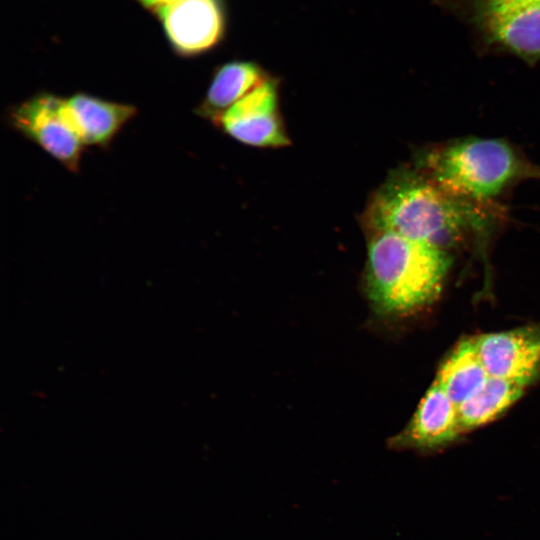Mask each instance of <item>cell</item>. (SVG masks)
I'll list each match as a JSON object with an SVG mask.
<instances>
[{
    "instance_id": "cell-1",
    "label": "cell",
    "mask_w": 540,
    "mask_h": 540,
    "mask_svg": "<svg viewBox=\"0 0 540 540\" xmlns=\"http://www.w3.org/2000/svg\"><path fill=\"white\" fill-rule=\"evenodd\" d=\"M488 204L458 197L420 170L401 171L376 190L364 220L370 232H392L447 250L493 226L497 211Z\"/></svg>"
},
{
    "instance_id": "cell-2",
    "label": "cell",
    "mask_w": 540,
    "mask_h": 540,
    "mask_svg": "<svg viewBox=\"0 0 540 540\" xmlns=\"http://www.w3.org/2000/svg\"><path fill=\"white\" fill-rule=\"evenodd\" d=\"M452 257L446 249L387 231H372L367 251V292L376 310L406 315L439 296Z\"/></svg>"
},
{
    "instance_id": "cell-3",
    "label": "cell",
    "mask_w": 540,
    "mask_h": 540,
    "mask_svg": "<svg viewBox=\"0 0 540 540\" xmlns=\"http://www.w3.org/2000/svg\"><path fill=\"white\" fill-rule=\"evenodd\" d=\"M420 171L448 192L489 203L519 180L540 179V167L529 162L506 141L464 138L426 152Z\"/></svg>"
},
{
    "instance_id": "cell-4",
    "label": "cell",
    "mask_w": 540,
    "mask_h": 540,
    "mask_svg": "<svg viewBox=\"0 0 540 540\" xmlns=\"http://www.w3.org/2000/svg\"><path fill=\"white\" fill-rule=\"evenodd\" d=\"M479 42L526 63L540 60V0H441Z\"/></svg>"
},
{
    "instance_id": "cell-5",
    "label": "cell",
    "mask_w": 540,
    "mask_h": 540,
    "mask_svg": "<svg viewBox=\"0 0 540 540\" xmlns=\"http://www.w3.org/2000/svg\"><path fill=\"white\" fill-rule=\"evenodd\" d=\"M8 125L68 171L80 169L85 144L66 98L40 91L10 106Z\"/></svg>"
},
{
    "instance_id": "cell-6",
    "label": "cell",
    "mask_w": 540,
    "mask_h": 540,
    "mask_svg": "<svg viewBox=\"0 0 540 540\" xmlns=\"http://www.w3.org/2000/svg\"><path fill=\"white\" fill-rule=\"evenodd\" d=\"M214 124L234 140L252 147L280 148L290 143L280 114L278 87L269 78Z\"/></svg>"
},
{
    "instance_id": "cell-7",
    "label": "cell",
    "mask_w": 540,
    "mask_h": 540,
    "mask_svg": "<svg viewBox=\"0 0 540 540\" xmlns=\"http://www.w3.org/2000/svg\"><path fill=\"white\" fill-rule=\"evenodd\" d=\"M481 364L490 377L529 386L540 376V324L472 338Z\"/></svg>"
},
{
    "instance_id": "cell-8",
    "label": "cell",
    "mask_w": 540,
    "mask_h": 540,
    "mask_svg": "<svg viewBox=\"0 0 540 540\" xmlns=\"http://www.w3.org/2000/svg\"><path fill=\"white\" fill-rule=\"evenodd\" d=\"M462 435L458 406L434 381L408 424L389 439L388 445L393 450H412L426 455L449 447Z\"/></svg>"
},
{
    "instance_id": "cell-9",
    "label": "cell",
    "mask_w": 540,
    "mask_h": 540,
    "mask_svg": "<svg viewBox=\"0 0 540 540\" xmlns=\"http://www.w3.org/2000/svg\"><path fill=\"white\" fill-rule=\"evenodd\" d=\"M167 39L181 56H194L212 48L223 31L218 0H177L158 9Z\"/></svg>"
},
{
    "instance_id": "cell-10",
    "label": "cell",
    "mask_w": 540,
    "mask_h": 540,
    "mask_svg": "<svg viewBox=\"0 0 540 540\" xmlns=\"http://www.w3.org/2000/svg\"><path fill=\"white\" fill-rule=\"evenodd\" d=\"M66 102L85 146L99 149L109 148L138 113L135 105L83 91L71 94Z\"/></svg>"
},
{
    "instance_id": "cell-11",
    "label": "cell",
    "mask_w": 540,
    "mask_h": 540,
    "mask_svg": "<svg viewBox=\"0 0 540 540\" xmlns=\"http://www.w3.org/2000/svg\"><path fill=\"white\" fill-rule=\"evenodd\" d=\"M268 78L256 64L233 61L219 67L194 112L213 124L231 106L243 99Z\"/></svg>"
},
{
    "instance_id": "cell-12",
    "label": "cell",
    "mask_w": 540,
    "mask_h": 540,
    "mask_svg": "<svg viewBox=\"0 0 540 540\" xmlns=\"http://www.w3.org/2000/svg\"><path fill=\"white\" fill-rule=\"evenodd\" d=\"M489 375L481 364L472 338L461 340L441 363L435 381L459 406L477 393Z\"/></svg>"
},
{
    "instance_id": "cell-13",
    "label": "cell",
    "mask_w": 540,
    "mask_h": 540,
    "mask_svg": "<svg viewBox=\"0 0 540 540\" xmlns=\"http://www.w3.org/2000/svg\"><path fill=\"white\" fill-rule=\"evenodd\" d=\"M525 388L512 381L489 376L477 393L458 406L463 433L495 420L521 397Z\"/></svg>"
},
{
    "instance_id": "cell-14",
    "label": "cell",
    "mask_w": 540,
    "mask_h": 540,
    "mask_svg": "<svg viewBox=\"0 0 540 540\" xmlns=\"http://www.w3.org/2000/svg\"><path fill=\"white\" fill-rule=\"evenodd\" d=\"M136 1L142 4L144 7L153 9L156 12L158 9L166 5H169L177 0H136Z\"/></svg>"
}]
</instances>
